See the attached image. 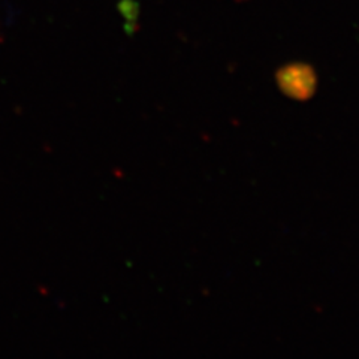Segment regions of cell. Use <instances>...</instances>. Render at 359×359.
I'll return each mask as SVG.
<instances>
[{"label": "cell", "mask_w": 359, "mask_h": 359, "mask_svg": "<svg viewBox=\"0 0 359 359\" xmlns=\"http://www.w3.org/2000/svg\"><path fill=\"white\" fill-rule=\"evenodd\" d=\"M277 84L282 92L297 100L310 99L316 90L318 80L314 71L307 65L294 63L285 66L276 75Z\"/></svg>", "instance_id": "obj_1"}]
</instances>
